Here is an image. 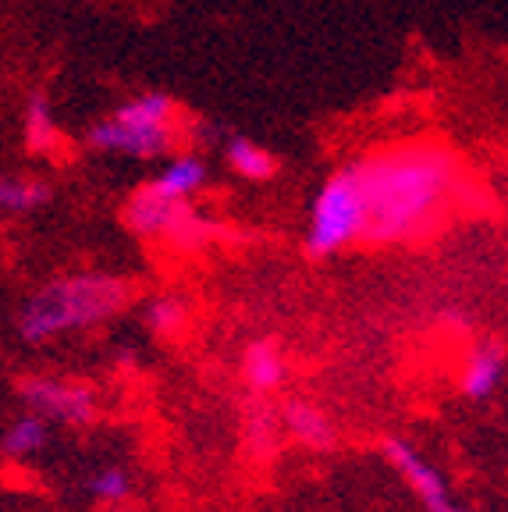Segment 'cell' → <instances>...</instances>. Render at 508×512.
Returning a JSON list of instances; mask_svg holds the SVG:
<instances>
[{
    "label": "cell",
    "mask_w": 508,
    "mask_h": 512,
    "mask_svg": "<svg viewBox=\"0 0 508 512\" xmlns=\"http://www.w3.org/2000/svg\"><path fill=\"white\" fill-rule=\"evenodd\" d=\"M366 221L359 242H405L430 232L459 185V164L445 146L405 143L356 160Z\"/></svg>",
    "instance_id": "1"
},
{
    "label": "cell",
    "mask_w": 508,
    "mask_h": 512,
    "mask_svg": "<svg viewBox=\"0 0 508 512\" xmlns=\"http://www.w3.org/2000/svg\"><path fill=\"white\" fill-rule=\"evenodd\" d=\"M132 299V281L114 271H72L50 278L18 310L15 331L25 345H47L57 335L93 331Z\"/></svg>",
    "instance_id": "2"
},
{
    "label": "cell",
    "mask_w": 508,
    "mask_h": 512,
    "mask_svg": "<svg viewBox=\"0 0 508 512\" xmlns=\"http://www.w3.org/2000/svg\"><path fill=\"white\" fill-rule=\"evenodd\" d=\"M178 107L160 89L128 96L125 104L114 107L111 118L96 121L86 132V146L100 153H121L132 160H157L175 150L178 139Z\"/></svg>",
    "instance_id": "3"
},
{
    "label": "cell",
    "mask_w": 508,
    "mask_h": 512,
    "mask_svg": "<svg viewBox=\"0 0 508 512\" xmlns=\"http://www.w3.org/2000/svg\"><path fill=\"white\" fill-rule=\"evenodd\" d=\"M363 221V185H359L356 160H349V164H342L338 171L327 175L317 200H313L310 228H306V253L313 260H327V256L342 253L352 242L363 239Z\"/></svg>",
    "instance_id": "4"
},
{
    "label": "cell",
    "mask_w": 508,
    "mask_h": 512,
    "mask_svg": "<svg viewBox=\"0 0 508 512\" xmlns=\"http://www.w3.org/2000/svg\"><path fill=\"white\" fill-rule=\"evenodd\" d=\"M18 395L29 406V413L43 416L47 424L54 420L68 427H89L96 420V392L86 381L32 374L18 381Z\"/></svg>",
    "instance_id": "5"
},
{
    "label": "cell",
    "mask_w": 508,
    "mask_h": 512,
    "mask_svg": "<svg viewBox=\"0 0 508 512\" xmlns=\"http://www.w3.org/2000/svg\"><path fill=\"white\" fill-rule=\"evenodd\" d=\"M384 459L395 466L398 477H402L405 484H409V488L420 495V502L427 505L430 512L445 509V505H448L445 477H441V470H437L434 463H427V459L420 456V448H416L413 441L388 438V441H384Z\"/></svg>",
    "instance_id": "6"
},
{
    "label": "cell",
    "mask_w": 508,
    "mask_h": 512,
    "mask_svg": "<svg viewBox=\"0 0 508 512\" xmlns=\"http://www.w3.org/2000/svg\"><path fill=\"white\" fill-rule=\"evenodd\" d=\"M501 381H505V345L498 338H480L462 360L459 392L469 402H484L498 392Z\"/></svg>",
    "instance_id": "7"
},
{
    "label": "cell",
    "mask_w": 508,
    "mask_h": 512,
    "mask_svg": "<svg viewBox=\"0 0 508 512\" xmlns=\"http://www.w3.org/2000/svg\"><path fill=\"white\" fill-rule=\"evenodd\" d=\"M182 207H185V203H175V200H167V196H160L150 182L139 185V189H135L132 196H128V203H125L128 232L139 235V239H146V242H160Z\"/></svg>",
    "instance_id": "8"
},
{
    "label": "cell",
    "mask_w": 508,
    "mask_h": 512,
    "mask_svg": "<svg viewBox=\"0 0 508 512\" xmlns=\"http://www.w3.org/2000/svg\"><path fill=\"white\" fill-rule=\"evenodd\" d=\"M278 420H281V431H288L299 445L317 448V452H327V448H334V441H338V427H334V420L327 416V409H320L317 402H310V399L285 402Z\"/></svg>",
    "instance_id": "9"
},
{
    "label": "cell",
    "mask_w": 508,
    "mask_h": 512,
    "mask_svg": "<svg viewBox=\"0 0 508 512\" xmlns=\"http://www.w3.org/2000/svg\"><path fill=\"white\" fill-rule=\"evenodd\" d=\"M242 377H246L249 392L274 395L288 381V356L278 338H256L242 356Z\"/></svg>",
    "instance_id": "10"
},
{
    "label": "cell",
    "mask_w": 508,
    "mask_h": 512,
    "mask_svg": "<svg viewBox=\"0 0 508 512\" xmlns=\"http://www.w3.org/2000/svg\"><path fill=\"white\" fill-rule=\"evenodd\" d=\"M150 185L160 196H167V200L189 203L192 196L207 185V160L196 157V153H178V157L167 160L164 171H160Z\"/></svg>",
    "instance_id": "11"
},
{
    "label": "cell",
    "mask_w": 508,
    "mask_h": 512,
    "mask_svg": "<svg viewBox=\"0 0 508 512\" xmlns=\"http://www.w3.org/2000/svg\"><path fill=\"white\" fill-rule=\"evenodd\" d=\"M217 235H221V224L203 217L199 210H192V203H185L160 242H164L167 249H175V253H203Z\"/></svg>",
    "instance_id": "12"
},
{
    "label": "cell",
    "mask_w": 508,
    "mask_h": 512,
    "mask_svg": "<svg viewBox=\"0 0 508 512\" xmlns=\"http://www.w3.org/2000/svg\"><path fill=\"white\" fill-rule=\"evenodd\" d=\"M50 200H54V185L43 182V178L0 175V214H36V210L50 207Z\"/></svg>",
    "instance_id": "13"
},
{
    "label": "cell",
    "mask_w": 508,
    "mask_h": 512,
    "mask_svg": "<svg viewBox=\"0 0 508 512\" xmlns=\"http://www.w3.org/2000/svg\"><path fill=\"white\" fill-rule=\"evenodd\" d=\"M224 160H228V168L239 178H246V182H270V178L278 175L274 153L263 150V146L249 136H231L228 143H224Z\"/></svg>",
    "instance_id": "14"
},
{
    "label": "cell",
    "mask_w": 508,
    "mask_h": 512,
    "mask_svg": "<svg viewBox=\"0 0 508 512\" xmlns=\"http://www.w3.org/2000/svg\"><path fill=\"white\" fill-rule=\"evenodd\" d=\"M22 132H25V146H29V153H50L57 146L54 104H50V96L43 93V89H32L29 100H25Z\"/></svg>",
    "instance_id": "15"
},
{
    "label": "cell",
    "mask_w": 508,
    "mask_h": 512,
    "mask_svg": "<svg viewBox=\"0 0 508 512\" xmlns=\"http://www.w3.org/2000/svg\"><path fill=\"white\" fill-rule=\"evenodd\" d=\"M50 441V427L43 416L36 413H25L18 416L15 424L4 431V438H0V452L8 459H29V456H40L43 448H47Z\"/></svg>",
    "instance_id": "16"
},
{
    "label": "cell",
    "mask_w": 508,
    "mask_h": 512,
    "mask_svg": "<svg viewBox=\"0 0 508 512\" xmlns=\"http://www.w3.org/2000/svg\"><path fill=\"white\" fill-rule=\"evenodd\" d=\"M278 438H281V420L274 409H267L263 402L249 406L246 413V445L253 456L260 459H270L278 452Z\"/></svg>",
    "instance_id": "17"
},
{
    "label": "cell",
    "mask_w": 508,
    "mask_h": 512,
    "mask_svg": "<svg viewBox=\"0 0 508 512\" xmlns=\"http://www.w3.org/2000/svg\"><path fill=\"white\" fill-rule=\"evenodd\" d=\"M143 320L157 338H175V335H182L185 324H189V303H185L182 296H157V299H150Z\"/></svg>",
    "instance_id": "18"
},
{
    "label": "cell",
    "mask_w": 508,
    "mask_h": 512,
    "mask_svg": "<svg viewBox=\"0 0 508 512\" xmlns=\"http://www.w3.org/2000/svg\"><path fill=\"white\" fill-rule=\"evenodd\" d=\"M86 488L96 502L125 505L128 498H132V477H128V470H121V466H104V470H96L93 477L86 480Z\"/></svg>",
    "instance_id": "19"
},
{
    "label": "cell",
    "mask_w": 508,
    "mask_h": 512,
    "mask_svg": "<svg viewBox=\"0 0 508 512\" xmlns=\"http://www.w3.org/2000/svg\"><path fill=\"white\" fill-rule=\"evenodd\" d=\"M441 512H473V509H459V505H452V502H448V505H445V509H441Z\"/></svg>",
    "instance_id": "20"
}]
</instances>
